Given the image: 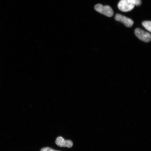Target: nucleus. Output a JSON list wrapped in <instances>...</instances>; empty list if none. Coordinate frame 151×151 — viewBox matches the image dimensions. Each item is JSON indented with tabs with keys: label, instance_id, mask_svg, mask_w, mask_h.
I'll return each instance as SVG.
<instances>
[{
	"label": "nucleus",
	"instance_id": "f257e3e1",
	"mask_svg": "<svg viewBox=\"0 0 151 151\" xmlns=\"http://www.w3.org/2000/svg\"><path fill=\"white\" fill-rule=\"evenodd\" d=\"M135 5L132 0H120L118 4V9L123 12H127L132 10Z\"/></svg>",
	"mask_w": 151,
	"mask_h": 151
},
{
	"label": "nucleus",
	"instance_id": "f03ea898",
	"mask_svg": "<svg viewBox=\"0 0 151 151\" xmlns=\"http://www.w3.org/2000/svg\"><path fill=\"white\" fill-rule=\"evenodd\" d=\"M94 9L98 12L109 17H112L114 14L112 9L108 5L103 6L101 4H98L95 6Z\"/></svg>",
	"mask_w": 151,
	"mask_h": 151
},
{
	"label": "nucleus",
	"instance_id": "7ed1b4c3",
	"mask_svg": "<svg viewBox=\"0 0 151 151\" xmlns=\"http://www.w3.org/2000/svg\"><path fill=\"white\" fill-rule=\"evenodd\" d=\"M136 36L141 40L146 42H150L151 40V36L150 33L140 29L137 28L135 29Z\"/></svg>",
	"mask_w": 151,
	"mask_h": 151
},
{
	"label": "nucleus",
	"instance_id": "20e7f679",
	"mask_svg": "<svg viewBox=\"0 0 151 151\" xmlns=\"http://www.w3.org/2000/svg\"><path fill=\"white\" fill-rule=\"evenodd\" d=\"M115 19L116 21L123 23L127 27H132L134 24V22L132 19L121 14H116L115 16Z\"/></svg>",
	"mask_w": 151,
	"mask_h": 151
},
{
	"label": "nucleus",
	"instance_id": "39448f33",
	"mask_svg": "<svg viewBox=\"0 0 151 151\" xmlns=\"http://www.w3.org/2000/svg\"><path fill=\"white\" fill-rule=\"evenodd\" d=\"M56 143L58 146L61 147H65L70 148L73 146L72 141L70 140H65L61 137H58L56 140Z\"/></svg>",
	"mask_w": 151,
	"mask_h": 151
},
{
	"label": "nucleus",
	"instance_id": "423d86ee",
	"mask_svg": "<svg viewBox=\"0 0 151 151\" xmlns=\"http://www.w3.org/2000/svg\"><path fill=\"white\" fill-rule=\"evenodd\" d=\"M142 25L149 32H151V22L150 21H145L142 22Z\"/></svg>",
	"mask_w": 151,
	"mask_h": 151
},
{
	"label": "nucleus",
	"instance_id": "0eeeda50",
	"mask_svg": "<svg viewBox=\"0 0 151 151\" xmlns=\"http://www.w3.org/2000/svg\"><path fill=\"white\" fill-rule=\"evenodd\" d=\"M41 151H57L53 150L51 148H49V147H46L41 149Z\"/></svg>",
	"mask_w": 151,
	"mask_h": 151
},
{
	"label": "nucleus",
	"instance_id": "6e6552de",
	"mask_svg": "<svg viewBox=\"0 0 151 151\" xmlns=\"http://www.w3.org/2000/svg\"><path fill=\"white\" fill-rule=\"evenodd\" d=\"M134 3L135 5L136 6H139L141 4V0H132Z\"/></svg>",
	"mask_w": 151,
	"mask_h": 151
}]
</instances>
